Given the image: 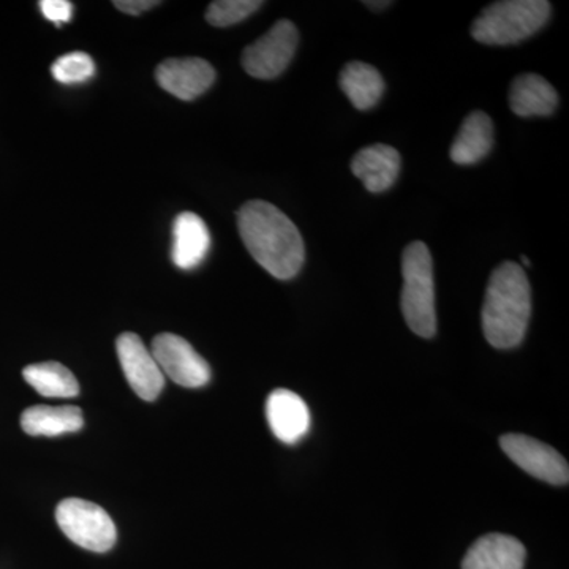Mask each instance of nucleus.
Masks as SVG:
<instances>
[{
  "label": "nucleus",
  "instance_id": "18",
  "mask_svg": "<svg viewBox=\"0 0 569 569\" xmlns=\"http://www.w3.org/2000/svg\"><path fill=\"white\" fill-rule=\"evenodd\" d=\"M340 88L356 110H370L380 102L385 81L376 67L365 62H350L340 73Z\"/></svg>",
  "mask_w": 569,
  "mask_h": 569
},
{
  "label": "nucleus",
  "instance_id": "21",
  "mask_svg": "<svg viewBox=\"0 0 569 569\" xmlns=\"http://www.w3.org/2000/svg\"><path fill=\"white\" fill-rule=\"evenodd\" d=\"M261 7L260 0H217L206 11V20L216 28H228L247 20Z\"/></svg>",
  "mask_w": 569,
  "mask_h": 569
},
{
  "label": "nucleus",
  "instance_id": "25",
  "mask_svg": "<svg viewBox=\"0 0 569 569\" xmlns=\"http://www.w3.org/2000/svg\"><path fill=\"white\" fill-rule=\"evenodd\" d=\"M522 263L526 264V266H530L529 258L522 257Z\"/></svg>",
  "mask_w": 569,
  "mask_h": 569
},
{
  "label": "nucleus",
  "instance_id": "11",
  "mask_svg": "<svg viewBox=\"0 0 569 569\" xmlns=\"http://www.w3.org/2000/svg\"><path fill=\"white\" fill-rule=\"evenodd\" d=\"M266 417L272 433L287 445H295L309 432L310 411L302 397L288 389H276L266 402Z\"/></svg>",
  "mask_w": 569,
  "mask_h": 569
},
{
  "label": "nucleus",
  "instance_id": "20",
  "mask_svg": "<svg viewBox=\"0 0 569 569\" xmlns=\"http://www.w3.org/2000/svg\"><path fill=\"white\" fill-rule=\"evenodd\" d=\"M51 74L61 84H81L92 80L96 74V62L86 52H69L52 63Z\"/></svg>",
  "mask_w": 569,
  "mask_h": 569
},
{
  "label": "nucleus",
  "instance_id": "12",
  "mask_svg": "<svg viewBox=\"0 0 569 569\" xmlns=\"http://www.w3.org/2000/svg\"><path fill=\"white\" fill-rule=\"evenodd\" d=\"M351 171L372 193L387 192L400 173V153L388 144H372L353 157Z\"/></svg>",
  "mask_w": 569,
  "mask_h": 569
},
{
  "label": "nucleus",
  "instance_id": "17",
  "mask_svg": "<svg viewBox=\"0 0 569 569\" xmlns=\"http://www.w3.org/2000/svg\"><path fill=\"white\" fill-rule=\"evenodd\" d=\"M82 425L84 419L81 408L71 406L31 407L21 417L22 430L31 437H59L63 433L78 432Z\"/></svg>",
  "mask_w": 569,
  "mask_h": 569
},
{
  "label": "nucleus",
  "instance_id": "23",
  "mask_svg": "<svg viewBox=\"0 0 569 569\" xmlns=\"http://www.w3.org/2000/svg\"><path fill=\"white\" fill-rule=\"evenodd\" d=\"M112 6L119 11H122V13L138 17V14L144 13V11L152 10L153 7L160 6V2H156V0H116V2H112Z\"/></svg>",
  "mask_w": 569,
  "mask_h": 569
},
{
  "label": "nucleus",
  "instance_id": "19",
  "mask_svg": "<svg viewBox=\"0 0 569 569\" xmlns=\"http://www.w3.org/2000/svg\"><path fill=\"white\" fill-rule=\"evenodd\" d=\"M22 377L40 396L70 399L80 395V385L73 373L61 362H39L26 367Z\"/></svg>",
  "mask_w": 569,
  "mask_h": 569
},
{
  "label": "nucleus",
  "instance_id": "6",
  "mask_svg": "<svg viewBox=\"0 0 569 569\" xmlns=\"http://www.w3.org/2000/svg\"><path fill=\"white\" fill-rule=\"evenodd\" d=\"M298 43L299 33L293 22L277 21L261 39L246 48L242 67L258 80H274L293 61Z\"/></svg>",
  "mask_w": 569,
  "mask_h": 569
},
{
  "label": "nucleus",
  "instance_id": "14",
  "mask_svg": "<svg viewBox=\"0 0 569 569\" xmlns=\"http://www.w3.org/2000/svg\"><path fill=\"white\" fill-rule=\"evenodd\" d=\"M211 249V234L200 216L182 212L176 217L173 224V263L183 271L198 268Z\"/></svg>",
  "mask_w": 569,
  "mask_h": 569
},
{
  "label": "nucleus",
  "instance_id": "7",
  "mask_svg": "<svg viewBox=\"0 0 569 569\" xmlns=\"http://www.w3.org/2000/svg\"><path fill=\"white\" fill-rule=\"evenodd\" d=\"M151 353L174 383L186 388H201L211 380V367L181 336L163 332L152 340Z\"/></svg>",
  "mask_w": 569,
  "mask_h": 569
},
{
  "label": "nucleus",
  "instance_id": "4",
  "mask_svg": "<svg viewBox=\"0 0 569 569\" xmlns=\"http://www.w3.org/2000/svg\"><path fill=\"white\" fill-rule=\"evenodd\" d=\"M402 312L408 328L430 339L437 332L432 254L425 242H411L402 257Z\"/></svg>",
  "mask_w": 569,
  "mask_h": 569
},
{
  "label": "nucleus",
  "instance_id": "1",
  "mask_svg": "<svg viewBox=\"0 0 569 569\" xmlns=\"http://www.w3.org/2000/svg\"><path fill=\"white\" fill-rule=\"evenodd\" d=\"M238 228L253 260L272 277L290 280L299 274L306 247L296 224L274 204L249 201L239 209Z\"/></svg>",
  "mask_w": 569,
  "mask_h": 569
},
{
  "label": "nucleus",
  "instance_id": "22",
  "mask_svg": "<svg viewBox=\"0 0 569 569\" xmlns=\"http://www.w3.org/2000/svg\"><path fill=\"white\" fill-rule=\"evenodd\" d=\"M40 10L43 17L54 22L58 28H61L63 22L71 21L73 17V3L69 0H43L40 2Z\"/></svg>",
  "mask_w": 569,
  "mask_h": 569
},
{
  "label": "nucleus",
  "instance_id": "3",
  "mask_svg": "<svg viewBox=\"0 0 569 569\" xmlns=\"http://www.w3.org/2000/svg\"><path fill=\"white\" fill-rule=\"evenodd\" d=\"M546 0H503L490 3L471 26V37L485 44H515L545 28L550 18Z\"/></svg>",
  "mask_w": 569,
  "mask_h": 569
},
{
  "label": "nucleus",
  "instance_id": "8",
  "mask_svg": "<svg viewBox=\"0 0 569 569\" xmlns=\"http://www.w3.org/2000/svg\"><path fill=\"white\" fill-rule=\"evenodd\" d=\"M500 447L516 466L526 470L531 477L549 485H568V462L549 445L542 443L537 438L508 433L500 438Z\"/></svg>",
  "mask_w": 569,
  "mask_h": 569
},
{
  "label": "nucleus",
  "instance_id": "5",
  "mask_svg": "<svg viewBox=\"0 0 569 569\" xmlns=\"http://www.w3.org/2000/svg\"><path fill=\"white\" fill-rule=\"evenodd\" d=\"M56 520L70 541L92 552H108L118 539L110 515L92 501L81 498L62 500L56 509Z\"/></svg>",
  "mask_w": 569,
  "mask_h": 569
},
{
  "label": "nucleus",
  "instance_id": "24",
  "mask_svg": "<svg viewBox=\"0 0 569 569\" xmlns=\"http://www.w3.org/2000/svg\"><path fill=\"white\" fill-rule=\"evenodd\" d=\"M365 6L372 10H383L391 6V2H385V0L383 2H365Z\"/></svg>",
  "mask_w": 569,
  "mask_h": 569
},
{
  "label": "nucleus",
  "instance_id": "10",
  "mask_svg": "<svg viewBox=\"0 0 569 569\" xmlns=\"http://www.w3.org/2000/svg\"><path fill=\"white\" fill-rule=\"evenodd\" d=\"M160 88L170 92L176 99H198L216 81V70L208 61L200 58L167 59L156 70Z\"/></svg>",
  "mask_w": 569,
  "mask_h": 569
},
{
  "label": "nucleus",
  "instance_id": "15",
  "mask_svg": "<svg viewBox=\"0 0 569 569\" xmlns=\"http://www.w3.org/2000/svg\"><path fill=\"white\" fill-rule=\"evenodd\" d=\"M557 104H559V93L539 74H520L512 81L509 89V107L520 118L552 114Z\"/></svg>",
  "mask_w": 569,
  "mask_h": 569
},
{
  "label": "nucleus",
  "instance_id": "16",
  "mask_svg": "<svg viewBox=\"0 0 569 569\" xmlns=\"http://www.w3.org/2000/svg\"><path fill=\"white\" fill-rule=\"evenodd\" d=\"M493 146V123L486 112L473 111L468 114L458 137L451 146L452 162L473 164L485 159Z\"/></svg>",
  "mask_w": 569,
  "mask_h": 569
},
{
  "label": "nucleus",
  "instance_id": "13",
  "mask_svg": "<svg viewBox=\"0 0 569 569\" xmlns=\"http://www.w3.org/2000/svg\"><path fill=\"white\" fill-rule=\"evenodd\" d=\"M527 550L519 539L490 533L479 538L462 561V569H523Z\"/></svg>",
  "mask_w": 569,
  "mask_h": 569
},
{
  "label": "nucleus",
  "instance_id": "9",
  "mask_svg": "<svg viewBox=\"0 0 569 569\" xmlns=\"http://www.w3.org/2000/svg\"><path fill=\"white\" fill-rule=\"evenodd\" d=\"M116 348L130 388L142 400H156L164 387V376L151 351L133 332H123L119 336Z\"/></svg>",
  "mask_w": 569,
  "mask_h": 569
},
{
  "label": "nucleus",
  "instance_id": "2",
  "mask_svg": "<svg viewBox=\"0 0 569 569\" xmlns=\"http://www.w3.org/2000/svg\"><path fill=\"white\" fill-rule=\"evenodd\" d=\"M531 313L529 277L507 261L490 276L482 306V331L490 346L508 350L523 340Z\"/></svg>",
  "mask_w": 569,
  "mask_h": 569
}]
</instances>
